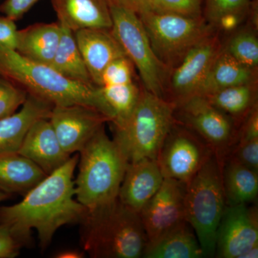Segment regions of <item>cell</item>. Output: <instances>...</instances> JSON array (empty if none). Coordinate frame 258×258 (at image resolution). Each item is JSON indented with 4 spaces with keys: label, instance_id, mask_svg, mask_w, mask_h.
I'll list each match as a JSON object with an SVG mask.
<instances>
[{
    "label": "cell",
    "instance_id": "ba28073f",
    "mask_svg": "<svg viewBox=\"0 0 258 258\" xmlns=\"http://www.w3.org/2000/svg\"><path fill=\"white\" fill-rule=\"evenodd\" d=\"M111 31L139 73L144 89L165 98L171 70L158 59L139 15L110 5Z\"/></svg>",
    "mask_w": 258,
    "mask_h": 258
},
{
    "label": "cell",
    "instance_id": "9c48e42d",
    "mask_svg": "<svg viewBox=\"0 0 258 258\" xmlns=\"http://www.w3.org/2000/svg\"><path fill=\"white\" fill-rule=\"evenodd\" d=\"M174 116L178 123L201 137L223 164L237 142L240 124L236 120L201 95L176 104Z\"/></svg>",
    "mask_w": 258,
    "mask_h": 258
},
{
    "label": "cell",
    "instance_id": "8d00e7d4",
    "mask_svg": "<svg viewBox=\"0 0 258 258\" xmlns=\"http://www.w3.org/2000/svg\"><path fill=\"white\" fill-rule=\"evenodd\" d=\"M21 244L13 237L6 226L0 224V258H13L18 255Z\"/></svg>",
    "mask_w": 258,
    "mask_h": 258
},
{
    "label": "cell",
    "instance_id": "d6a6232c",
    "mask_svg": "<svg viewBox=\"0 0 258 258\" xmlns=\"http://www.w3.org/2000/svg\"><path fill=\"white\" fill-rule=\"evenodd\" d=\"M227 157L258 172V139L236 144Z\"/></svg>",
    "mask_w": 258,
    "mask_h": 258
},
{
    "label": "cell",
    "instance_id": "4fadbf2b",
    "mask_svg": "<svg viewBox=\"0 0 258 258\" xmlns=\"http://www.w3.org/2000/svg\"><path fill=\"white\" fill-rule=\"evenodd\" d=\"M49 120L61 147L70 155L79 152L110 121L98 110L83 105L53 106Z\"/></svg>",
    "mask_w": 258,
    "mask_h": 258
},
{
    "label": "cell",
    "instance_id": "4dcf8cb0",
    "mask_svg": "<svg viewBox=\"0 0 258 258\" xmlns=\"http://www.w3.org/2000/svg\"><path fill=\"white\" fill-rule=\"evenodd\" d=\"M28 95L23 88L0 76V118L18 111Z\"/></svg>",
    "mask_w": 258,
    "mask_h": 258
},
{
    "label": "cell",
    "instance_id": "f35d334b",
    "mask_svg": "<svg viewBox=\"0 0 258 258\" xmlns=\"http://www.w3.org/2000/svg\"><path fill=\"white\" fill-rule=\"evenodd\" d=\"M83 254L78 251H66V252H61V253L57 254V257L60 258H79L83 257Z\"/></svg>",
    "mask_w": 258,
    "mask_h": 258
},
{
    "label": "cell",
    "instance_id": "83f0119b",
    "mask_svg": "<svg viewBox=\"0 0 258 258\" xmlns=\"http://www.w3.org/2000/svg\"><path fill=\"white\" fill-rule=\"evenodd\" d=\"M223 47L240 63L257 71L258 40L254 30L236 32Z\"/></svg>",
    "mask_w": 258,
    "mask_h": 258
},
{
    "label": "cell",
    "instance_id": "277c9868",
    "mask_svg": "<svg viewBox=\"0 0 258 258\" xmlns=\"http://www.w3.org/2000/svg\"><path fill=\"white\" fill-rule=\"evenodd\" d=\"M79 153V174L75 180L78 202L92 211L116 200L128 162L104 126Z\"/></svg>",
    "mask_w": 258,
    "mask_h": 258
},
{
    "label": "cell",
    "instance_id": "60d3db41",
    "mask_svg": "<svg viewBox=\"0 0 258 258\" xmlns=\"http://www.w3.org/2000/svg\"><path fill=\"white\" fill-rule=\"evenodd\" d=\"M8 198H9L8 194L5 193L4 191L0 190V203H2V202L4 201L5 200H7Z\"/></svg>",
    "mask_w": 258,
    "mask_h": 258
},
{
    "label": "cell",
    "instance_id": "8fae6325",
    "mask_svg": "<svg viewBox=\"0 0 258 258\" xmlns=\"http://www.w3.org/2000/svg\"><path fill=\"white\" fill-rule=\"evenodd\" d=\"M222 45L215 32L197 44L171 70L166 99L177 104L199 95Z\"/></svg>",
    "mask_w": 258,
    "mask_h": 258
},
{
    "label": "cell",
    "instance_id": "d590c367",
    "mask_svg": "<svg viewBox=\"0 0 258 258\" xmlns=\"http://www.w3.org/2000/svg\"><path fill=\"white\" fill-rule=\"evenodd\" d=\"M18 32L15 20L0 16V46L16 50Z\"/></svg>",
    "mask_w": 258,
    "mask_h": 258
},
{
    "label": "cell",
    "instance_id": "603a6c76",
    "mask_svg": "<svg viewBox=\"0 0 258 258\" xmlns=\"http://www.w3.org/2000/svg\"><path fill=\"white\" fill-rule=\"evenodd\" d=\"M222 181L226 205L252 203L258 194V172L227 157L222 164Z\"/></svg>",
    "mask_w": 258,
    "mask_h": 258
},
{
    "label": "cell",
    "instance_id": "d6986e66",
    "mask_svg": "<svg viewBox=\"0 0 258 258\" xmlns=\"http://www.w3.org/2000/svg\"><path fill=\"white\" fill-rule=\"evenodd\" d=\"M58 23L73 32L112 28L108 0H51Z\"/></svg>",
    "mask_w": 258,
    "mask_h": 258
},
{
    "label": "cell",
    "instance_id": "ac0fdd59",
    "mask_svg": "<svg viewBox=\"0 0 258 258\" xmlns=\"http://www.w3.org/2000/svg\"><path fill=\"white\" fill-rule=\"evenodd\" d=\"M52 108L48 102L28 94L18 111L0 118V154L18 153L32 125L50 118Z\"/></svg>",
    "mask_w": 258,
    "mask_h": 258
},
{
    "label": "cell",
    "instance_id": "52a82bcc",
    "mask_svg": "<svg viewBox=\"0 0 258 258\" xmlns=\"http://www.w3.org/2000/svg\"><path fill=\"white\" fill-rule=\"evenodd\" d=\"M139 17L154 53L171 71L193 47L215 32L203 16L191 18L149 11Z\"/></svg>",
    "mask_w": 258,
    "mask_h": 258
},
{
    "label": "cell",
    "instance_id": "836d02e7",
    "mask_svg": "<svg viewBox=\"0 0 258 258\" xmlns=\"http://www.w3.org/2000/svg\"><path fill=\"white\" fill-rule=\"evenodd\" d=\"M258 139V108L254 106L241 122L237 133V144Z\"/></svg>",
    "mask_w": 258,
    "mask_h": 258
},
{
    "label": "cell",
    "instance_id": "8992f818",
    "mask_svg": "<svg viewBox=\"0 0 258 258\" xmlns=\"http://www.w3.org/2000/svg\"><path fill=\"white\" fill-rule=\"evenodd\" d=\"M222 163L212 154L186 184L185 211L205 257H214L219 224L226 207Z\"/></svg>",
    "mask_w": 258,
    "mask_h": 258
},
{
    "label": "cell",
    "instance_id": "74e56055",
    "mask_svg": "<svg viewBox=\"0 0 258 258\" xmlns=\"http://www.w3.org/2000/svg\"><path fill=\"white\" fill-rule=\"evenodd\" d=\"M110 5L130 10L140 15L150 11L152 0H108Z\"/></svg>",
    "mask_w": 258,
    "mask_h": 258
},
{
    "label": "cell",
    "instance_id": "484cf974",
    "mask_svg": "<svg viewBox=\"0 0 258 258\" xmlns=\"http://www.w3.org/2000/svg\"><path fill=\"white\" fill-rule=\"evenodd\" d=\"M61 28L60 43L50 66L72 81L94 85L78 46L74 32L62 25Z\"/></svg>",
    "mask_w": 258,
    "mask_h": 258
},
{
    "label": "cell",
    "instance_id": "5b68a950",
    "mask_svg": "<svg viewBox=\"0 0 258 258\" xmlns=\"http://www.w3.org/2000/svg\"><path fill=\"white\" fill-rule=\"evenodd\" d=\"M175 103L141 91L130 116L122 124L113 126V139L127 162L142 159H157L161 146L176 123Z\"/></svg>",
    "mask_w": 258,
    "mask_h": 258
},
{
    "label": "cell",
    "instance_id": "e575fe53",
    "mask_svg": "<svg viewBox=\"0 0 258 258\" xmlns=\"http://www.w3.org/2000/svg\"><path fill=\"white\" fill-rule=\"evenodd\" d=\"M40 0H5L0 12L12 20H20Z\"/></svg>",
    "mask_w": 258,
    "mask_h": 258
},
{
    "label": "cell",
    "instance_id": "9a60e30c",
    "mask_svg": "<svg viewBox=\"0 0 258 258\" xmlns=\"http://www.w3.org/2000/svg\"><path fill=\"white\" fill-rule=\"evenodd\" d=\"M164 179L157 159H142L128 163L118 200L129 210L139 214L157 193Z\"/></svg>",
    "mask_w": 258,
    "mask_h": 258
},
{
    "label": "cell",
    "instance_id": "3957f363",
    "mask_svg": "<svg viewBox=\"0 0 258 258\" xmlns=\"http://www.w3.org/2000/svg\"><path fill=\"white\" fill-rule=\"evenodd\" d=\"M83 249L93 258H139L143 256L147 235L139 214L118 199L92 211L80 222Z\"/></svg>",
    "mask_w": 258,
    "mask_h": 258
},
{
    "label": "cell",
    "instance_id": "4316f807",
    "mask_svg": "<svg viewBox=\"0 0 258 258\" xmlns=\"http://www.w3.org/2000/svg\"><path fill=\"white\" fill-rule=\"evenodd\" d=\"M100 88L111 113L110 123L113 126L122 124L133 112L142 90L134 82L103 86Z\"/></svg>",
    "mask_w": 258,
    "mask_h": 258
},
{
    "label": "cell",
    "instance_id": "f1b7e54d",
    "mask_svg": "<svg viewBox=\"0 0 258 258\" xmlns=\"http://www.w3.org/2000/svg\"><path fill=\"white\" fill-rule=\"evenodd\" d=\"M252 5V0H206L205 20L214 28L227 18L242 20Z\"/></svg>",
    "mask_w": 258,
    "mask_h": 258
},
{
    "label": "cell",
    "instance_id": "ffe728a7",
    "mask_svg": "<svg viewBox=\"0 0 258 258\" xmlns=\"http://www.w3.org/2000/svg\"><path fill=\"white\" fill-rule=\"evenodd\" d=\"M60 23H38L19 30L16 51L29 60L50 66L60 43Z\"/></svg>",
    "mask_w": 258,
    "mask_h": 258
},
{
    "label": "cell",
    "instance_id": "e0dca14e",
    "mask_svg": "<svg viewBox=\"0 0 258 258\" xmlns=\"http://www.w3.org/2000/svg\"><path fill=\"white\" fill-rule=\"evenodd\" d=\"M18 153L35 163L46 175L71 157L61 147L49 118L38 120L32 125Z\"/></svg>",
    "mask_w": 258,
    "mask_h": 258
},
{
    "label": "cell",
    "instance_id": "cb8c5ba5",
    "mask_svg": "<svg viewBox=\"0 0 258 258\" xmlns=\"http://www.w3.org/2000/svg\"><path fill=\"white\" fill-rule=\"evenodd\" d=\"M142 257H205L198 238L187 222L176 227L154 243L147 244Z\"/></svg>",
    "mask_w": 258,
    "mask_h": 258
},
{
    "label": "cell",
    "instance_id": "6da1fadb",
    "mask_svg": "<svg viewBox=\"0 0 258 258\" xmlns=\"http://www.w3.org/2000/svg\"><path fill=\"white\" fill-rule=\"evenodd\" d=\"M79 155L48 174L25 194L20 203L0 207V224L6 226L19 243L30 242L37 230L40 247L47 248L62 226L79 223L87 210L76 198L74 180Z\"/></svg>",
    "mask_w": 258,
    "mask_h": 258
},
{
    "label": "cell",
    "instance_id": "7c38bea8",
    "mask_svg": "<svg viewBox=\"0 0 258 258\" xmlns=\"http://www.w3.org/2000/svg\"><path fill=\"white\" fill-rule=\"evenodd\" d=\"M186 191L185 183L164 178L157 193L144 205L139 215L147 235V245L186 222Z\"/></svg>",
    "mask_w": 258,
    "mask_h": 258
},
{
    "label": "cell",
    "instance_id": "7402d4cb",
    "mask_svg": "<svg viewBox=\"0 0 258 258\" xmlns=\"http://www.w3.org/2000/svg\"><path fill=\"white\" fill-rule=\"evenodd\" d=\"M35 163L18 153L0 154V190L26 194L46 176Z\"/></svg>",
    "mask_w": 258,
    "mask_h": 258
},
{
    "label": "cell",
    "instance_id": "1f68e13d",
    "mask_svg": "<svg viewBox=\"0 0 258 258\" xmlns=\"http://www.w3.org/2000/svg\"><path fill=\"white\" fill-rule=\"evenodd\" d=\"M134 64L127 56L112 61L102 73L101 86L133 83Z\"/></svg>",
    "mask_w": 258,
    "mask_h": 258
},
{
    "label": "cell",
    "instance_id": "30bf717a",
    "mask_svg": "<svg viewBox=\"0 0 258 258\" xmlns=\"http://www.w3.org/2000/svg\"><path fill=\"white\" fill-rule=\"evenodd\" d=\"M213 154L201 137L176 121L161 146L157 161L164 178L187 184Z\"/></svg>",
    "mask_w": 258,
    "mask_h": 258
},
{
    "label": "cell",
    "instance_id": "ab89813d",
    "mask_svg": "<svg viewBox=\"0 0 258 258\" xmlns=\"http://www.w3.org/2000/svg\"><path fill=\"white\" fill-rule=\"evenodd\" d=\"M258 257V244L254 246L252 248L246 251L244 253L240 256V258H254Z\"/></svg>",
    "mask_w": 258,
    "mask_h": 258
},
{
    "label": "cell",
    "instance_id": "d4e9b609",
    "mask_svg": "<svg viewBox=\"0 0 258 258\" xmlns=\"http://www.w3.org/2000/svg\"><path fill=\"white\" fill-rule=\"evenodd\" d=\"M203 96L214 106L240 124L257 105V83L231 86Z\"/></svg>",
    "mask_w": 258,
    "mask_h": 258
},
{
    "label": "cell",
    "instance_id": "2e32d148",
    "mask_svg": "<svg viewBox=\"0 0 258 258\" xmlns=\"http://www.w3.org/2000/svg\"><path fill=\"white\" fill-rule=\"evenodd\" d=\"M74 35L93 84L100 87L102 73L112 61L126 56L124 51L111 29H83Z\"/></svg>",
    "mask_w": 258,
    "mask_h": 258
},
{
    "label": "cell",
    "instance_id": "5bb4252c",
    "mask_svg": "<svg viewBox=\"0 0 258 258\" xmlns=\"http://www.w3.org/2000/svg\"><path fill=\"white\" fill-rule=\"evenodd\" d=\"M257 244V209L246 204L226 205L217 230L215 257L240 258Z\"/></svg>",
    "mask_w": 258,
    "mask_h": 258
},
{
    "label": "cell",
    "instance_id": "f546056e",
    "mask_svg": "<svg viewBox=\"0 0 258 258\" xmlns=\"http://www.w3.org/2000/svg\"><path fill=\"white\" fill-rule=\"evenodd\" d=\"M150 11L198 18L203 16V0H152Z\"/></svg>",
    "mask_w": 258,
    "mask_h": 258
},
{
    "label": "cell",
    "instance_id": "44dd1931",
    "mask_svg": "<svg viewBox=\"0 0 258 258\" xmlns=\"http://www.w3.org/2000/svg\"><path fill=\"white\" fill-rule=\"evenodd\" d=\"M257 70L249 69L234 58L222 45L199 95L205 96L231 86L257 83Z\"/></svg>",
    "mask_w": 258,
    "mask_h": 258
},
{
    "label": "cell",
    "instance_id": "7a4b0ae2",
    "mask_svg": "<svg viewBox=\"0 0 258 258\" xmlns=\"http://www.w3.org/2000/svg\"><path fill=\"white\" fill-rule=\"evenodd\" d=\"M0 76L53 106L91 107L111 121V111L99 86L72 81L52 66L29 60L15 50L0 46Z\"/></svg>",
    "mask_w": 258,
    "mask_h": 258
}]
</instances>
